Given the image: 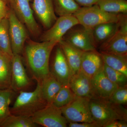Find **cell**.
<instances>
[{"label":"cell","instance_id":"cell-1","mask_svg":"<svg viewBox=\"0 0 127 127\" xmlns=\"http://www.w3.org/2000/svg\"><path fill=\"white\" fill-rule=\"evenodd\" d=\"M58 43L56 41L40 42L28 41L25 47V56L32 77L37 83H41L50 74V55Z\"/></svg>","mask_w":127,"mask_h":127},{"label":"cell","instance_id":"cell-2","mask_svg":"<svg viewBox=\"0 0 127 127\" xmlns=\"http://www.w3.org/2000/svg\"><path fill=\"white\" fill-rule=\"evenodd\" d=\"M90 111L94 120L104 127L116 120L127 121V110L122 105L114 104L108 100L90 99Z\"/></svg>","mask_w":127,"mask_h":127},{"label":"cell","instance_id":"cell-3","mask_svg":"<svg viewBox=\"0 0 127 127\" xmlns=\"http://www.w3.org/2000/svg\"><path fill=\"white\" fill-rule=\"evenodd\" d=\"M47 104L42 95L40 84L37 83L34 91L20 92L13 106L10 108V111L13 115L31 117Z\"/></svg>","mask_w":127,"mask_h":127},{"label":"cell","instance_id":"cell-4","mask_svg":"<svg viewBox=\"0 0 127 127\" xmlns=\"http://www.w3.org/2000/svg\"><path fill=\"white\" fill-rule=\"evenodd\" d=\"M120 14L107 13L100 9L97 4L81 7L74 15L79 25L92 32L96 26L103 23L118 22Z\"/></svg>","mask_w":127,"mask_h":127},{"label":"cell","instance_id":"cell-5","mask_svg":"<svg viewBox=\"0 0 127 127\" xmlns=\"http://www.w3.org/2000/svg\"><path fill=\"white\" fill-rule=\"evenodd\" d=\"M118 26L114 34L99 47L100 52L127 57V14H120Z\"/></svg>","mask_w":127,"mask_h":127},{"label":"cell","instance_id":"cell-6","mask_svg":"<svg viewBox=\"0 0 127 127\" xmlns=\"http://www.w3.org/2000/svg\"><path fill=\"white\" fill-rule=\"evenodd\" d=\"M90 99L75 96L67 105L61 108L63 115L68 123L94 122L90 111Z\"/></svg>","mask_w":127,"mask_h":127},{"label":"cell","instance_id":"cell-7","mask_svg":"<svg viewBox=\"0 0 127 127\" xmlns=\"http://www.w3.org/2000/svg\"><path fill=\"white\" fill-rule=\"evenodd\" d=\"M32 0H10L9 5L19 20L24 24L31 34L37 37L40 30L35 20L30 2Z\"/></svg>","mask_w":127,"mask_h":127},{"label":"cell","instance_id":"cell-8","mask_svg":"<svg viewBox=\"0 0 127 127\" xmlns=\"http://www.w3.org/2000/svg\"><path fill=\"white\" fill-rule=\"evenodd\" d=\"M37 125L45 127H67L68 122L63 115L61 108L51 104L37 111L31 117Z\"/></svg>","mask_w":127,"mask_h":127},{"label":"cell","instance_id":"cell-9","mask_svg":"<svg viewBox=\"0 0 127 127\" xmlns=\"http://www.w3.org/2000/svg\"><path fill=\"white\" fill-rule=\"evenodd\" d=\"M9 32L13 54L20 55L23 52L25 42L28 37L25 25L10 8L8 17Z\"/></svg>","mask_w":127,"mask_h":127},{"label":"cell","instance_id":"cell-10","mask_svg":"<svg viewBox=\"0 0 127 127\" xmlns=\"http://www.w3.org/2000/svg\"><path fill=\"white\" fill-rule=\"evenodd\" d=\"M62 39L83 52L96 50L92 32L78 24L71 28Z\"/></svg>","mask_w":127,"mask_h":127},{"label":"cell","instance_id":"cell-11","mask_svg":"<svg viewBox=\"0 0 127 127\" xmlns=\"http://www.w3.org/2000/svg\"><path fill=\"white\" fill-rule=\"evenodd\" d=\"M79 24L74 15L60 16L55 23L40 37L41 42L56 41L59 42L71 28Z\"/></svg>","mask_w":127,"mask_h":127},{"label":"cell","instance_id":"cell-12","mask_svg":"<svg viewBox=\"0 0 127 127\" xmlns=\"http://www.w3.org/2000/svg\"><path fill=\"white\" fill-rule=\"evenodd\" d=\"M30 83L21 55L13 54L11 58V88L14 92H20L29 87Z\"/></svg>","mask_w":127,"mask_h":127},{"label":"cell","instance_id":"cell-13","mask_svg":"<svg viewBox=\"0 0 127 127\" xmlns=\"http://www.w3.org/2000/svg\"><path fill=\"white\" fill-rule=\"evenodd\" d=\"M50 72L63 86H68L71 73L65 57L59 45L56 49Z\"/></svg>","mask_w":127,"mask_h":127},{"label":"cell","instance_id":"cell-14","mask_svg":"<svg viewBox=\"0 0 127 127\" xmlns=\"http://www.w3.org/2000/svg\"><path fill=\"white\" fill-rule=\"evenodd\" d=\"M32 9L42 25L50 28L56 20L52 0H32Z\"/></svg>","mask_w":127,"mask_h":127},{"label":"cell","instance_id":"cell-15","mask_svg":"<svg viewBox=\"0 0 127 127\" xmlns=\"http://www.w3.org/2000/svg\"><path fill=\"white\" fill-rule=\"evenodd\" d=\"M91 81L94 94L93 98L108 100L118 87L108 78L102 68L91 79Z\"/></svg>","mask_w":127,"mask_h":127},{"label":"cell","instance_id":"cell-16","mask_svg":"<svg viewBox=\"0 0 127 127\" xmlns=\"http://www.w3.org/2000/svg\"><path fill=\"white\" fill-rule=\"evenodd\" d=\"M68 86L77 96L90 99L94 98L91 79L81 70L72 76Z\"/></svg>","mask_w":127,"mask_h":127},{"label":"cell","instance_id":"cell-17","mask_svg":"<svg viewBox=\"0 0 127 127\" xmlns=\"http://www.w3.org/2000/svg\"><path fill=\"white\" fill-rule=\"evenodd\" d=\"M103 65L101 54L96 50L84 52L82 56L80 70L92 79L102 69Z\"/></svg>","mask_w":127,"mask_h":127},{"label":"cell","instance_id":"cell-18","mask_svg":"<svg viewBox=\"0 0 127 127\" xmlns=\"http://www.w3.org/2000/svg\"><path fill=\"white\" fill-rule=\"evenodd\" d=\"M58 44L62 50L68 63L72 76L79 72L82 56L84 52L78 50L63 39L61 40Z\"/></svg>","mask_w":127,"mask_h":127},{"label":"cell","instance_id":"cell-19","mask_svg":"<svg viewBox=\"0 0 127 127\" xmlns=\"http://www.w3.org/2000/svg\"><path fill=\"white\" fill-rule=\"evenodd\" d=\"M40 83L42 95L43 99L47 104H51L63 85L51 72Z\"/></svg>","mask_w":127,"mask_h":127},{"label":"cell","instance_id":"cell-20","mask_svg":"<svg viewBox=\"0 0 127 127\" xmlns=\"http://www.w3.org/2000/svg\"><path fill=\"white\" fill-rule=\"evenodd\" d=\"M118 26V22H109L95 27L92 31V35L96 47L108 40L116 32Z\"/></svg>","mask_w":127,"mask_h":127},{"label":"cell","instance_id":"cell-21","mask_svg":"<svg viewBox=\"0 0 127 127\" xmlns=\"http://www.w3.org/2000/svg\"><path fill=\"white\" fill-rule=\"evenodd\" d=\"M11 58L4 53L0 56V89L11 88Z\"/></svg>","mask_w":127,"mask_h":127},{"label":"cell","instance_id":"cell-22","mask_svg":"<svg viewBox=\"0 0 127 127\" xmlns=\"http://www.w3.org/2000/svg\"><path fill=\"white\" fill-rule=\"evenodd\" d=\"M103 63L109 67L123 73L127 76V58L106 53L100 52Z\"/></svg>","mask_w":127,"mask_h":127},{"label":"cell","instance_id":"cell-23","mask_svg":"<svg viewBox=\"0 0 127 127\" xmlns=\"http://www.w3.org/2000/svg\"><path fill=\"white\" fill-rule=\"evenodd\" d=\"M56 15L61 16L73 15L80 9L75 0H52Z\"/></svg>","mask_w":127,"mask_h":127},{"label":"cell","instance_id":"cell-24","mask_svg":"<svg viewBox=\"0 0 127 127\" xmlns=\"http://www.w3.org/2000/svg\"><path fill=\"white\" fill-rule=\"evenodd\" d=\"M97 5L103 11L113 14H127V0H100Z\"/></svg>","mask_w":127,"mask_h":127},{"label":"cell","instance_id":"cell-25","mask_svg":"<svg viewBox=\"0 0 127 127\" xmlns=\"http://www.w3.org/2000/svg\"><path fill=\"white\" fill-rule=\"evenodd\" d=\"M0 48L3 53L11 57L13 55L9 32L8 18L0 21Z\"/></svg>","mask_w":127,"mask_h":127},{"label":"cell","instance_id":"cell-26","mask_svg":"<svg viewBox=\"0 0 127 127\" xmlns=\"http://www.w3.org/2000/svg\"><path fill=\"white\" fill-rule=\"evenodd\" d=\"M13 92L11 88L0 89V126L11 114L10 106Z\"/></svg>","mask_w":127,"mask_h":127},{"label":"cell","instance_id":"cell-27","mask_svg":"<svg viewBox=\"0 0 127 127\" xmlns=\"http://www.w3.org/2000/svg\"><path fill=\"white\" fill-rule=\"evenodd\" d=\"M37 125L32 120L31 117L11 114L0 127H35Z\"/></svg>","mask_w":127,"mask_h":127},{"label":"cell","instance_id":"cell-28","mask_svg":"<svg viewBox=\"0 0 127 127\" xmlns=\"http://www.w3.org/2000/svg\"><path fill=\"white\" fill-rule=\"evenodd\" d=\"M75 96L69 86H63L55 97L52 104L57 107L61 108L70 102Z\"/></svg>","mask_w":127,"mask_h":127},{"label":"cell","instance_id":"cell-29","mask_svg":"<svg viewBox=\"0 0 127 127\" xmlns=\"http://www.w3.org/2000/svg\"><path fill=\"white\" fill-rule=\"evenodd\" d=\"M102 70L108 78L118 86L127 85V76L123 73L109 67L104 63Z\"/></svg>","mask_w":127,"mask_h":127},{"label":"cell","instance_id":"cell-30","mask_svg":"<svg viewBox=\"0 0 127 127\" xmlns=\"http://www.w3.org/2000/svg\"><path fill=\"white\" fill-rule=\"evenodd\" d=\"M110 102L124 105L127 103V85L118 87L108 99Z\"/></svg>","mask_w":127,"mask_h":127},{"label":"cell","instance_id":"cell-31","mask_svg":"<svg viewBox=\"0 0 127 127\" xmlns=\"http://www.w3.org/2000/svg\"><path fill=\"white\" fill-rule=\"evenodd\" d=\"M69 123L68 127H101L95 121L92 122Z\"/></svg>","mask_w":127,"mask_h":127},{"label":"cell","instance_id":"cell-32","mask_svg":"<svg viewBox=\"0 0 127 127\" xmlns=\"http://www.w3.org/2000/svg\"><path fill=\"white\" fill-rule=\"evenodd\" d=\"M7 4L2 0H0V21L8 17L9 10Z\"/></svg>","mask_w":127,"mask_h":127},{"label":"cell","instance_id":"cell-33","mask_svg":"<svg viewBox=\"0 0 127 127\" xmlns=\"http://www.w3.org/2000/svg\"><path fill=\"white\" fill-rule=\"evenodd\" d=\"M79 5H81L83 7H87L92 6L97 3L100 0H75Z\"/></svg>","mask_w":127,"mask_h":127},{"label":"cell","instance_id":"cell-34","mask_svg":"<svg viewBox=\"0 0 127 127\" xmlns=\"http://www.w3.org/2000/svg\"><path fill=\"white\" fill-rule=\"evenodd\" d=\"M127 121L123 120H116L111 122L103 127H127Z\"/></svg>","mask_w":127,"mask_h":127},{"label":"cell","instance_id":"cell-35","mask_svg":"<svg viewBox=\"0 0 127 127\" xmlns=\"http://www.w3.org/2000/svg\"><path fill=\"white\" fill-rule=\"evenodd\" d=\"M2 0L4 1H5V2H6L7 4H9V2H10V0Z\"/></svg>","mask_w":127,"mask_h":127},{"label":"cell","instance_id":"cell-36","mask_svg":"<svg viewBox=\"0 0 127 127\" xmlns=\"http://www.w3.org/2000/svg\"><path fill=\"white\" fill-rule=\"evenodd\" d=\"M3 53H3L2 52V51H1V50L0 49V56L2 55V54H3Z\"/></svg>","mask_w":127,"mask_h":127}]
</instances>
